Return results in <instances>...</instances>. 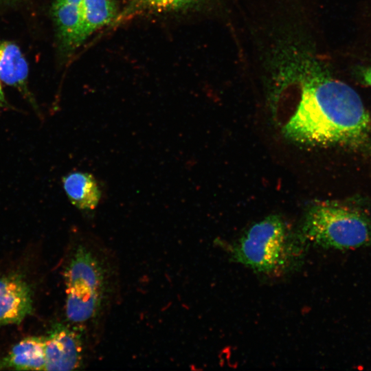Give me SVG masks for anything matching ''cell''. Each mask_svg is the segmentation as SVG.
<instances>
[{
    "instance_id": "10",
    "label": "cell",
    "mask_w": 371,
    "mask_h": 371,
    "mask_svg": "<svg viewBox=\"0 0 371 371\" xmlns=\"http://www.w3.org/2000/svg\"><path fill=\"white\" fill-rule=\"evenodd\" d=\"M28 65L19 47L0 40V78L5 84L19 89L25 86Z\"/></svg>"
},
{
    "instance_id": "6",
    "label": "cell",
    "mask_w": 371,
    "mask_h": 371,
    "mask_svg": "<svg viewBox=\"0 0 371 371\" xmlns=\"http://www.w3.org/2000/svg\"><path fill=\"white\" fill-rule=\"evenodd\" d=\"M32 312V289L22 274L0 278V327L21 323Z\"/></svg>"
},
{
    "instance_id": "3",
    "label": "cell",
    "mask_w": 371,
    "mask_h": 371,
    "mask_svg": "<svg viewBox=\"0 0 371 371\" xmlns=\"http://www.w3.org/2000/svg\"><path fill=\"white\" fill-rule=\"evenodd\" d=\"M304 239L325 248L348 249L371 243V223L358 210L336 202H319L308 210Z\"/></svg>"
},
{
    "instance_id": "2",
    "label": "cell",
    "mask_w": 371,
    "mask_h": 371,
    "mask_svg": "<svg viewBox=\"0 0 371 371\" xmlns=\"http://www.w3.org/2000/svg\"><path fill=\"white\" fill-rule=\"evenodd\" d=\"M67 320L82 328L103 311L110 293V270L91 245L80 244L64 272Z\"/></svg>"
},
{
    "instance_id": "9",
    "label": "cell",
    "mask_w": 371,
    "mask_h": 371,
    "mask_svg": "<svg viewBox=\"0 0 371 371\" xmlns=\"http://www.w3.org/2000/svg\"><path fill=\"white\" fill-rule=\"evenodd\" d=\"M63 183L68 198L78 209L91 210L98 205L101 192L96 180L91 174L71 172L63 177Z\"/></svg>"
},
{
    "instance_id": "12",
    "label": "cell",
    "mask_w": 371,
    "mask_h": 371,
    "mask_svg": "<svg viewBox=\"0 0 371 371\" xmlns=\"http://www.w3.org/2000/svg\"><path fill=\"white\" fill-rule=\"evenodd\" d=\"M203 0H132L135 8L155 12H172L192 8Z\"/></svg>"
},
{
    "instance_id": "5",
    "label": "cell",
    "mask_w": 371,
    "mask_h": 371,
    "mask_svg": "<svg viewBox=\"0 0 371 371\" xmlns=\"http://www.w3.org/2000/svg\"><path fill=\"white\" fill-rule=\"evenodd\" d=\"M82 328L63 323L54 324L44 337V370H74L82 363Z\"/></svg>"
},
{
    "instance_id": "14",
    "label": "cell",
    "mask_w": 371,
    "mask_h": 371,
    "mask_svg": "<svg viewBox=\"0 0 371 371\" xmlns=\"http://www.w3.org/2000/svg\"><path fill=\"white\" fill-rule=\"evenodd\" d=\"M63 1L75 3V4H78V5H82V0H63Z\"/></svg>"
},
{
    "instance_id": "8",
    "label": "cell",
    "mask_w": 371,
    "mask_h": 371,
    "mask_svg": "<svg viewBox=\"0 0 371 371\" xmlns=\"http://www.w3.org/2000/svg\"><path fill=\"white\" fill-rule=\"evenodd\" d=\"M44 337H28L15 344L0 360V370H44Z\"/></svg>"
},
{
    "instance_id": "4",
    "label": "cell",
    "mask_w": 371,
    "mask_h": 371,
    "mask_svg": "<svg viewBox=\"0 0 371 371\" xmlns=\"http://www.w3.org/2000/svg\"><path fill=\"white\" fill-rule=\"evenodd\" d=\"M286 224L272 215L254 223L234 245V258L254 270L275 272L286 267L294 255V245Z\"/></svg>"
},
{
    "instance_id": "11",
    "label": "cell",
    "mask_w": 371,
    "mask_h": 371,
    "mask_svg": "<svg viewBox=\"0 0 371 371\" xmlns=\"http://www.w3.org/2000/svg\"><path fill=\"white\" fill-rule=\"evenodd\" d=\"M81 45L94 32L109 24L117 14L113 0H82Z\"/></svg>"
},
{
    "instance_id": "15",
    "label": "cell",
    "mask_w": 371,
    "mask_h": 371,
    "mask_svg": "<svg viewBox=\"0 0 371 371\" xmlns=\"http://www.w3.org/2000/svg\"><path fill=\"white\" fill-rule=\"evenodd\" d=\"M4 101V97H3V91H2V88H1V84H0V103L3 102Z\"/></svg>"
},
{
    "instance_id": "16",
    "label": "cell",
    "mask_w": 371,
    "mask_h": 371,
    "mask_svg": "<svg viewBox=\"0 0 371 371\" xmlns=\"http://www.w3.org/2000/svg\"><path fill=\"white\" fill-rule=\"evenodd\" d=\"M0 1H16V0H0Z\"/></svg>"
},
{
    "instance_id": "7",
    "label": "cell",
    "mask_w": 371,
    "mask_h": 371,
    "mask_svg": "<svg viewBox=\"0 0 371 371\" xmlns=\"http://www.w3.org/2000/svg\"><path fill=\"white\" fill-rule=\"evenodd\" d=\"M82 5L63 0H54L52 14L57 29L60 47L71 52L81 45Z\"/></svg>"
},
{
    "instance_id": "1",
    "label": "cell",
    "mask_w": 371,
    "mask_h": 371,
    "mask_svg": "<svg viewBox=\"0 0 371 371\" xmlns=\"http://www.w3.org/2000/svg\"><path fill=\"white\" fill-rule=\"evenodd\" d=\"M272 113L282 133L308 146H357L370 118L359 95L333 77L303 41L284 34L269 56Z\"/></svg>"
},
{
    "instance_id": "13",
    "label": "cell",
    "mask_w": 371,
    "mask_h": 371,
    "mask_svg": "<svg viewBox=\"0 0 371 371\" xmlns=\"http://www.w3.org/2000/svg\"><path fill=\"white\" fill-rule=\"evenodd\" d=\"M363 80L365 81V82L371 87V67L370 68H368L364 72H363Z\"/></svg>"
}]
</instances>
